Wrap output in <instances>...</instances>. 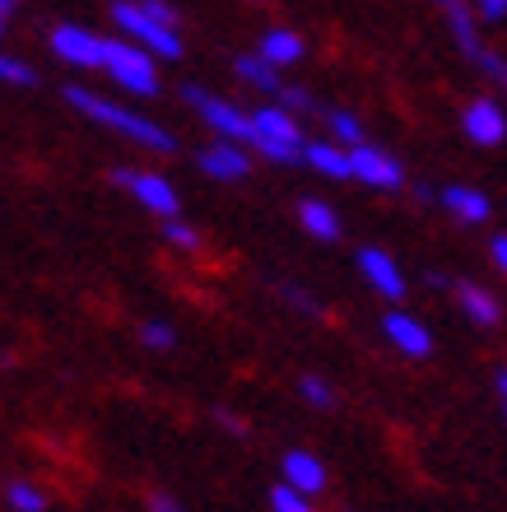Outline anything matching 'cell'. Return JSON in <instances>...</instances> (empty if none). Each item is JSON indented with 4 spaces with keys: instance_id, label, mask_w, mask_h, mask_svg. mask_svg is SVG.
Masks as SVG:
<instances>
[{
    "instance_id": "30",
    "label": "cell",
    "mask_w": 507,
    "mask_h": 512,
    "mask_svg": "<svg viewBox=\"0 0 507 512\" xmlns=\"http://www.w3.org/2000/svg\"><path fill=\"white\" fill-rule=\"evenodd\" d=\"M140 5H145L154 19H163V24H177V10L168 5V0H140Z\"/></svg>"
},
{
    "instance_id": "11",
    "label": "cell",
    "mask_w": 507,
    "mask_h": 512,
    "mask_svg": "<svg viewBox=\"0 0 507 512\" xmlns=\"http://www.w3.org/2000/svg\"><path fill=\"white\" fill-rule=\"evenodd\" d=\"M382 336H387V345H396L405 359H428V354H433V336H428L424 322L410 317V312H387V317H382Z\"/></svg>"
},
{
    "instance_id": "27",
    "label": "cell",
    "mask_w": 507,
    "mask_h": 512,
    "mask_svg": "<svg viewBox=\"0 0 507 512\" xmlns=\"http://www.w3.org/2000/svg\"><path fill=\"white\" fill-rule=\"evenodd\" d=\"M275 103H280V108H289V112H312V94H307V89H298V84H284Z\"/></svg>"
},
{
    "instance_id": "34",
    "label": "cell",
    "mask_w": 507,
    "mask_h": 512,
    "mask_svg": "<svg viewBox=\"0 0 507 512\" xmlns=\"http://www.w3.org/2000/svg\"><path fill=\"white\" fill-rule=\"evenodd\" d=\"M10 5H14V0H0V14H10Z\"/></svg>"
},
{
    "instance_id": "26",
    "label": "cell",
    "mask_w": 507,
    "mask_h": 512,
    "mask_svg": "<svg viewBox=\"0 0 507 512\" xmlns=\"http://www.w3.org/2000/svg\"><path fill=\"white\" fill-rule=\"evenodd\" d=\"M140 340H145L149 350H173V345H177V331L168 322H145V326H140Z\"/></svg>"
},
{
    "instance_id": "21",
    "label": "cell",
    "mask_w": 507,
    "mask_h": 512,
    "mask_svg": "<svg viewBox=\"0 0 507 512\" xmlns=\"http://www.w3.org/2000/svg\"><path fill=\"white\" fill-rule=\"evenodd\" d=\"M326 126H331V140H335V145H345V149L363 145V126H359V117H354V112L331 108V112H326Z\"/></svg>"
},
{
    "instance_id": "22",
    "label": "cell",
    "mask_w": 507,
    "mask_h": 512,
    "mask_svg": "<svg viewBox=\"0 0 507 512\" xmlns=\"http://www.w3.org/2000/svg\"><path fill=\"white\" fill-rule=\"evenodd\" d=\"M270 512H312V494H303V489L280 480V485L270 489Z\"/></svg>"
},
{
    "instance_id": "23",
    "label": "cell",
    "mask_w": 507,
    "mask_h": 512,
    "mask_svg": "<svg viewBox=\"0 0 507 512\" xmlns=\"http://www.w3.org/2000/svg\"><path fill=\"white\" fill-rule=\"evenodd\" d=\"M163 243H173L177 252H196V247H201V233L191 229L187 219H163Z\"/></svg>"
},
{
    "instance_id": "25",
    "label": "cell",
    "mask_w": 507,
    "mask_h": 512,
    "mask_svg": "<svg viewBox=\"0 0 507 512\" xmlns=\"http://www.w3.org/2000/svg\"><path fill=\"white\" fill-rule=\"evenodd\" d=\"M0 75H5V84H19V89L38 84L33 66H28V61H19V56H0Z\"/></svg>"
},
{
    "instance_id": "24",
    "label": "cell",
    "mask_w": 507,
    "mask_h": 512,
    "mask_svg": "<svg viewBox=\"0 0 507 512\" xmlns=\"http://www.w3.org/2000/svg\"><path fill=\"white\" fill-rule=\"evenodd\" d=\"M298 391H303V401L317 405V410H331V405H335V387L326 378H303V382H298Z\"/></svg>"
},
{
    "instance_id": "8",
    "label": "cell",
    "mask_w": 507,
    "mask_h": 512,
    "mask_svg": "<svg viewBox=\"0 0 507 512\" xmlns=\"http://www.w3.org/2000/svg\"><path fill=\"white\" fill-rule=\"evenodd\" d=\"M349 159H354V182H363V187H377V191H396L405 182L401 173V163L391 159L387 149H377V145H354L349 149Z\"/></svg>"
},
{
    "instance_id": "5",
    "label": "cell",
    "mask_w": 507,
    "mask_h": 512,
    "mask_svg": "<svg viewBox=\"0 0 507 512\" xmlns=\"http://www.w3.org/2000/svg\"><path fill=\"white\" fill-rule=\"evenodd\" d=\"M182 103L201 112V122L210 126L219 140H233V145H252V112H242L238 103H228L219 94H205L196 84H182Z\"/></svg>"
},
{
    "instance_id": "28",
    "label": "cell",
    "mask_w": 507,
    "mask_h": 512,
    "mask_svg": "<svg viewBox=\"0 0 507 512\" xmlns=\"http://www.w3.org/2000/svg\"><path fill=\"white\" fill-rule=\"evenodd\" d=\"M280 298H284V303H294L298 312H312V317H317V312H321V303H317V298H307L303 289H298V284H280Z\"/></svg>"
},
{
    "instance_id": "29",
    "label": "cell",
    "mask_w": 507,
    "mask_h": 512,
    "mask_svg": "<svg viewBox=\"0 0 507 512\" xmlns=\"http://www.w3.org/2000/svg\"><path fill=\"white\" fill-rule=\"evenodd\" d=\"M475 10H480V19L498 24V19H507V0H475Z\"/></svg>"
},
{
    "instance_id": "3",
    "label": "cell",
    "mask_w": 507,
    "mask_h": 512,
    "mask_svg": "<svg viewBox=\"0 0 507 512\" xmlns=\"http://www.w3.org/2000/svg\"><path fill=\"white\" fill-rule=\"evenodd\" d=\"M252 149H261L266 159L275 163H298L307 154V140H303V126L289 108L270 103V108H256L252 112Z\"/></svg>"
},
{
    "instance_id": "20",
    "label": "cell",
    "mask_w": 507,
    "mask_h": 512,
    "mask_svg": "<svg viewBox=\"0 0 507 512\" xmlns=\"http://www.w3.org/2000/svg\"><path fill=\"white\" fill-rule=\"evenodd\" d=\"M5 503H10V512H47V494L33 480H10L5 485Z\"/></svg>"
},
{
    "instance_id": "6",
    "label": "cell",
    "mask_w": 507,
    "mask_h": 512,
    "mask_svg": "<svg viewBox=\"0 0 507 512\" xmlns=\"http://www.w3.org/2000/svg\"><path fill=\"white\" fill-rule=\"evenodd\" d=\"M112 182H117L121 191H131V196H135L140 205H145L149 215L177 219V210H182V196H177V187L168 182V177H159V173H140V168H117V173H112Z\"/></svg>"
},
{
    "instance_id": "9",
    "label": "cell",
    "mask_w": 507,
    "mask_h": 512,
    "mask_svg": "<svg viewBox=\"0 0 507 512\" xmlns=\"http://www.w3.org/2000/svg\"><path fill=\"white\" fill-rule=\"evenodd\" d=\"M461 131L470 145H503L507 140V112L498 108V98H475L461 112Z\"/></svg>"
},
{
    "instance_id": "7",
    "label": "cell",
    "mask_w": 507,
    "mask_h": 512,
    "mask_svg": "<svg viewBox=\"0 0 507 512\" xmlns=\"http://www.w3.org/2000/svg\"><path fill=\"white\" fill-rule=\"evenodd\" d=\"M47 47H52L56 61H66V66H75V70H103L107 38H98V33H89V28H80V24H56Z\"/></svg>"
},
{
    "instance_id": "32",
    "label": "cell",
    "mask_w": 507,
    "mask_h": 512,
    "mask_svg": "<svg viewBox=\"0 0 507 512\" xmlns=\"http://www.w3.org/2000/svg\"><path fill=\"white\" fill-rule=\"evenodd\" d=\"M149 512H182V503L168 499V494H154V499H149Z\"/></svg>"
},
{
    "instance_id": "16",
    "label": "cell",
    "mask_w": 507,
    "mask_h": 512,
    "mask_svg": "<svg viewBox=\"0 0 507 512\" xmlns=\"http://www.w3.org/2000/svg\"><path fill=\"white\" fill-rule=\"evenodd\" d=\"M280 475H284V485L303 489V494H321L326 489V466L312 452H284Z\"/></svg>"
},
{
    "instance_id": "31",
    "label": "cell",
    "mask_w": 507,
    "mask_h": 512,
    "mask_svg": "<svg viewBox=\"0 0 507 512\" xmlns=\"http://www.w3.org/2000/svg\"><path fill=\"white\" fill-rule=\"evenodd\" d=\"M489 252H494V266L507 275V233H498L494 243H489Z\"/></svg>"
},
{
    "instance_id": "15",
    "label": "cell",
    "mask_w": 507,
    "mask_h": 512,
    "mask_svg": "<svg viewBox=\"0 0 507 512\" xmlns=\"http://www.w3.org/2000/svg\"><path fill=\"white\" fill-rule=\"evenodd\" d=\"M456 303H461V312H466V322H475L480 331H489V326L503 322V303H498V294H489V289H480V284H456Z\"/></svg>"
},
{
    "instance_id": "10",
    "label": "cell",
    "mask_w": 507,
    "mask_h": 512,
    "mask_svg": "<svg viewBox=\"0 0 507 512\" xmlns=\"http://www.w3.org/2000/svg\"><path fill=\"white\" fill-rule=\"evenodd\" d=\"M359 275L373 284V294H382L387 303L405 298V270L396 266V256H387L382 247H363L359 252Z\"/></svg>"
},
{
    "instance_id": "12",
    "label": "cell",
    "mask_w": 507,
    "mask_h": 512,
    "mask_svg": "<svg viewBox=\"0 0 507 512\" xmlns=\"http://www.w3.org/2000/svg\"><path fill=\"white\" fill-rule=\"evenodd\" d=\"M196 168H201L205 177H214V182H238V177H247V154H242V145H233V140H219V145H205L201 154H196Z\"/></svg>"
},
{
    "instance_id": "33",
    "label": "cell",
    "mask_w": 507,
    "mask_h": 512,
    "mask_svg": "<svg viewBox=\"0 0 507 512\" xmlns=\"http://www.w3.org/2000/svg\"><path fill=\"white\" fill-rule=\"evenodd\" d=\"M498 396H503V410H507V373H498Z\"/></svg>"
},
{
    "instance_id": "19",
    "label": "cell",
    "mask_w": 507,
    "mask_h": 512,
    "mask_svg": "<svg viewBox=\"0 0 507 512\" xmlns=\"http://www.w3.org/2000/svg\"><path fill=\"white\" fill-rule=\"evenodd\" d=\"M298 224H303V233H312L317 243H335V238H340V215H335L326 201L298 205Z\"/></svg>"
},
{
    "instance_id": "1",
    "label": "cell",
    "mask_w": 507,
    "mask_h": 512,
    "mask_svg": "<svg viewBox=\"0 0 507 512\" xmlns=\"http://www.w3.org/2000/svg\"><path fill=\"white\" fill-rule=\"evenodd\" d=\"M61 98H66L75 112H84L89 122L107 126V131H117V135H126L131 145L159 149V154H168V149H173V135L163 131L159 122H149V117H140V112H131V108H117L112 98H98V94H89V89H66Z\"/></svg>"
},
{
    "instance_id": "14",
    "label": "cell",
    "mask_w": 507,
    "mask_h": 512,
    "mask_svg": "<svg viewBox=\"0 0 507 512\" xmlns=\"http://www.w3.org/2000/svg\"><path fill=\"white\" fill-rule=\"evenodd\" d=\"M303 163L312 168V173H321V177H335V182L354 177V159H349V149L335 145V140H307Z\"/></svg>"
},
{
    "instance_id": "4",
    "label": "cell",
    "mask_w": 507,
    "mask_h": 512,
    "mask_svg": "<svg viewBox=\"0 0 507 512\" xmlns=\"http://www.w3.org/2000/svg\"><path fill=\"white\" fill-rule=\"evenodd\" d=\"M112 24L131 42H140L145 52H154L159 61H177V56H182V33H177V24L154 19L140 0H117V5H112Z\"/></svg>"
},
{
    "instance_id": "18",
    "label": "cell",
    "mask_w": 507,
    "mask_h": 512,
    "mask_svg": "<svg viewBox=\"0 0 507 512\" xmlns=\"http://www.w3.org/2000/svg\"><path fill=\"white\" fill-rule=\"evenodd\" d=\"M233 70H238V80H242V84H252V89H261V94L280 98V89H284L280 66H270V61H266L261 52H256V56H238V61H233Z\"/></svg>"
},
{
    "instance_id": "13",
    "label": "cell",
    "mask_w": 507,
    "mask_h": 512,
    "mask_svg": "<svg viewBox=\"0 0 507 512\" xmlns=\"http://www.w3.org/2000/svg\"><path fill=\"white\" fill-rule=\"evenodd\" d=\"M438 205H442V210H447L452 219H461V224H484V219H489V210H494L484 191L461 187V182L442 187V191H438Z\"/></svg>"
},
{
    "instance_id": "2",
    "label": "cell",
    "mask_w": 507,
    "mask_h": 512,
    "mask_svg": "<svg viewBox=\"0 0 507 512\" xmlns=\"http://www.w3.org/2000/svg\"><path fill=\"white\" fill-rule=\"evenodd\" d=\"M159 56L145 52L140 42L131 38H107V52H103V70L112 75V84L117 89H126V94L135 98H154L163 89L159 80V66H154Z\"/></svg>"
},
{
    "instance_id": "17",
    "label": "cell",
    "mask_w": 507,
    "mask_h": 512,
    "mask_svg": "<svg viewBox=\"0 0 507 512\" xmlns=\"http://www.w3.org/2000/svg\"><path fill=\"white\" fill-rule=\"evenodd\" d=\"M303 38H298L294 28H266V38H261V56H266L270 66H298L303 61Z\"/></svg>"
}]
</instances>
